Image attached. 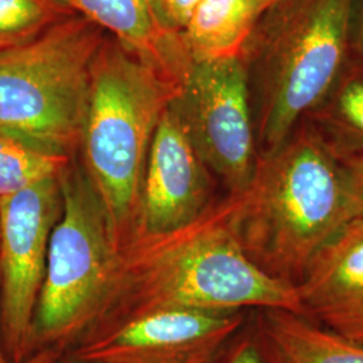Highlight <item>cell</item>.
Returning a JSON list of instances; mask_svg holds the SVG:
<instances>
[{
	"instance_id": "18",
	"label": "cell",
	"mask_w": 363,
	"mask_h": 363,
	"mask_svg": "<svg viewBox=\"0 0 363 363\" xmlns=\"http://www.w3.org/2000/svg\"><path fill=\"white\" fill-rule=\"evenodd\" d=\"M241 330L226 347L220 363H286L259 318L247 331Z\"/></svg>"
},
{
	"instance_id": "15",
	"label": "cell",
	"mask_w": 363,
	"mask_h": 363,
	"mask_svg": "<svg viewBox=\"0 0 363 363\" xmlns=\"http://www.w3.org/2000/svg\"><path fill=\"white\" fill-rule=\"evenodd\" d=\"M257 318L286 363H363V346L301 315L264 308Z\"/></svg>"
},
{
	"instance_id": "4",
	"label": "cell",
	"mask_w": 363,
	"mask_h": 363,
	"mask_svg": "<svg viewBox=\"0 0 363 363\" xmlns=\"http://www.w3.org/2000/svg\"><path fill=\"white\" fill-rule=\"evenodd\" d=\"M179 89L115 39L106 37L94 60L79 148L118 247L136 226L150 147Z\"/></svg>"
},
{
	"instance_id": "13",
	"label": "cell",
	"mask_w": 363,
	"mask_h": 363,
	"mask_svg": "<svg viewBox=\"0 0 363 363\" xmlns=\"http://www.w3.org/2000/svg\"><path fill=\"white\" fill-rule=\"evenodd\" d=\"M267 10L264 0H201L181 33L191 61L242 57Z\"/></svg>"
},
{
	"instance_id": "10",
	"label": "cell",
	"mask_w": 363,
	"mask_h": 363,
	"mask_svg": "<svg viewBox=\"0 0 363 363\" xmlns=\"http://www.w3.org/2000/svg\"><path fill=\"white\" fill-rule=\"evenodd\" d=\"M213 178L169 104L150 147L132 233H166L196 220L216 199Z\"/></svg>"
},
{
	"instance_id": "21",
	"label": "cell",
	"mask_w": 363,
	"mask_h": 363,
	"mask_svg": "<svg viewBox=\"0 0 363 363\" xmlns=\"http://www.w3.org/2000/svg\"><path fill=\"white\" fill-rule=\"evenodd\" d=\"M352 52L363 60V0H355L352 28H351Z\"/></svg>"
},
{
	"instance_id": "16",
	"label": "cell",
	"mask_w": 363,
	"mask_h": 363,
	"mask_svg": "<svg viewBox=\"0 0 363 363\" xmlns=\"http://www.w3.org/2000/svg\"><path fill=\"white\" fill-rule=\"evenodd\" d=\"M70 163L69 156L43 151L0 132V199L61 177Z\"/></svg>"
},
{
	"instance_id": "6",
	"label": "cell",
	"mask_w": 363,
	"mask_h": 363,
	"mask_svg": "<svg viewBox=\"0 0 363 363\" xmlns=\"http://www.w3.org/2000/svg\"><path fill=\"white\" fill-rule=\"evenodd\" d=\"M62 211L52 229L31 328V352L60 349L89 330L116 259L104 203L81 166L61 175Z\"/></svg>"
},
{
	"instance_id": "3",
	"label": "cell",
	"mask_w": 363,
	"mask_h": 363,
	"mask_svg": "<svg viewBox=\"0 0 363 363\" xmlns=\"http://www.w3.org/2000/svg\"><path fill=\"white\" fill-rule=\"evenodd\" d=\"M355 0H277L259 18L242 60L259 156L272 154L333 88L352 54Z\"/></svg>"
},
{
	"instance_id": "9",
	"label": "cell",
	"mask_w": 363,
	"mask_h": 363,
	"mask_svg": "<svg viewBox=\"0 0 363 363\" xmlns=\"http://www.w3.org/2000/svg\"><path fill=\"white\" fill-rule=\"evenodd\" d=\"M242 312L169 310L82 337L70 358L89 363H220Z\"/></svg>"
},
{
	"instance_id": "5",
	"label": "cell",
	"mask_w": 363,
	"mask_h": 363,
	"mask_svg": "<svg viewBox=\"0 0 363 363\" xmlns=\"http://www.w3.org/2000/svg\"><path fill=\"white\" fill-rule=\"evenodd\" d=\"M105 39L100 27L70 15L25 45L0 52V132L72 157Z\"/></svg>"
},
{
	"instance_id": "14",
	"label": "cell",
	"mask_w": 363,
	"mask_h": 363,
	"mask_svg": "<svg viewBox=\"0 0 363 363\" xmlns=\"http://www.w3.org/2000/svg\"><path fill=\"white\" fill-rule=\"evenodd\" d=\"M301 121L339 162L363 156V60L352 52L325 99Z\"/></svg>"
},
{
	"instance_id": "8",
	"label": "cell",
	"mask_w": 363,
	"mask_h": 363,
	"mask_svg": "<svg viewBox=\"0 0 363 363\" xmlns=\"http://www.w3.org/2000/svg\"><path fill=\"white\" fill-rule=\"evenodd\" d=\"M60 178L0 199V334L10 363L33 355L34 313L52 229L62 211Z\"/></svg>"
},
{
	"instance_id": "22",
	"label": "cell",
	"mask_w": 363,
	"mask_h": 363,
	"mask_svg": "<svg viewBox=\"0 0 363 363\" xmlns=\"http://www.w3.org/2000/svg\"><path fill=\"white\" fill-rule=\"evenodd\" d=\"M61 361V350L60 349H43L34 352L22 363H58Z\"/></svg>"
},
{
	"instance_id": "19",
	"label": "cell",
	"mask_w": 363,
	"mask_h": 363,
	"mask_svg": "<svg viewBox=\"0 0 363 363\" xmlns=\"http://www.w3.org/2000/svg\"><path fill=\"white\" fill-rule=\"evenodd\" d=\"M156 13L160 16L162 22L172 30L174 33L181 34L187 26L195 9L201 0H151Z\"/></svg>"
},
{
	"instance_id": "7",
	"label": "cell",
	"mask_w": 363,
	"mask_h": 363,
	"mask_svg": "<svg viewBox=\"0 0 363 363\" xmlns=\"http://www.w3.org/2000/svg\"><path fill=\"white\" fill-rule=\"evenodd\" d=\"M171 106L210 174L228 194L244 191L259 152L242 57L193 62Z\"/></svg>"
},
{
	"instance_id": "2",
	"label": "cell",
	"mask_w": 363,
	"mask_h": 363,
	"mask_svg": "<svg viewBox=\"0 0 363 363\" xmlns=\"http://www.w3.org/2000/svg\"><path fill=\"white\" fill-rule=\"evenodd\" d=\"M235 194L234 229L247 257L295 288L315 253L352 218L342 163L306 121L259 156L247 189Z\"/></svg>"
},
{
	"instance_id": "1",
	"label": "cell",
	"mask_w": 363,
	"mask_h": 363,
	"mask_svg": "<svg viewBox=\"0 0 363 363\" xmlns=\"http://www.w3.org/2000/svg\"><path fill=\"white\" fill-rule=\"evenodd\" d=\"M235 208L237 194H228L183 228L130 234L117 247L104 298L82 337L169 310L256 307L303 316L296 288L262 272L247 257L234 229Z\"/></svg>"
},
{
	"instance_id": "11",
	"label": "cell",
	"mask_w": 363,
	"mask_h": 363,
	"mask_svg": "<svg viewBox=\"0 0 363 363\" xmlns=\"http://www.w3.org/2000/svg\"><path fill=\"white\" fill-rule=\"evenodd\" d=\"M303 316L363 346V218L343 223L296 286Z\"/></svg>"
},
{
	"instance_id": "20",
	"label": "cell",
	"mask_w": 363,
	"mask_h": 363,
	"mask_svg": "<svg viewBox=\"0 0 363 363\" xmlns=\"http://www.w3.org/2000/svg\"><path fill=\"white\" fill-rule=\"evenodd\" d=\"M340 163L345 172L351 217L363 218V156L340 160Z\"/></svg>"
},
{
	"instance_id": "25",
	"label": "cell",
	"mask_w": 363,
	"mask_h": 363,
	"mask_svg": "<svg viewBox=\"0 0 363 363\" xmlns=\"http://www.w3.org/2000/svg\"><path fill=\"white\" fill-rule=\"evenodd\" d=\"M277 0H264V3L268 6V9L272 6V4H274Z\"/></svg>"
},
{
	"instance_id": "17",
	"label": "cell",
	"mask_w": 363,
	"mask_h": 363,
	"mask_svg": "<svg viewBox=\"0 0 363 363\" xmlns=\"http://www.w3.org/2000/svg\"><path fill=\"white\" fill-rule=\"evenodd\" d=\"M70 15L52 0H0V52L25 45Z\"/></svg>"
},
{
	"instance_id": "12",
	"label": "cell",
	"mask_w": 363,
	"mask_h": 363,
	"mask_svg": "<svg viewBox=\"0 0 363 363\" xmlns=\"http://www.w3.org/2000/svg\"><path fill=\"white\" fill-rule=\"evenodd\" d=\"M182 85L193 61L181 34L166 26L151 0H52Z\"/></svg>"
},
{
	"instance_id": "23",
	"label": "cell",
	"mask_w": 363,
	"mask_h": 363,
	"mask_svg": "<svg viewBox=\"0 0 363 363\" xmlns=\"http://www.w3.org/2000/svg\"><path fill=\"white\" fill-rule=\"evenodd\" d=\"M0 363H10L7 357H6V352H4V347H3V342H1V334H0Z\"/></svg>"
},
{
	"instance_id": "24",
	"label": "cell",
	"mask_w": 363,
	"mask_h": 363,
	"mask_svg": "<svg viewBox=\"0 0 363 363\" xmlns=\"http://www.w3.org/2000/svg\"><path fill=\"white\" fill-rule=\"evenodd\" d=\"M58 363H89V362H82V361H77V359H73V358H66V359H61Z\"/></svg>"
}]
</instances>
